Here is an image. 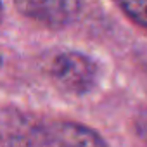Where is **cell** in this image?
I'll return each mask as SVG.
<instances>
[{
  "label": "cell",
  "instance_id": "obj_7",
  "mask_svg": "<svg viewBox=\"0 0 147 147\" xmlns=\"http://www.w3.org/2000/svg\"><path fill=\"white\" fill-rule=\"evenodd\" d=\"M2 19H4V4L0 0V23H2Z\"/></svg>",
  "mask_w": 147,
  "mask_h": 147
},
{
  "label": "cell",
  "instance_id": "obj_8",
  "mask_svg": "<svg viewBox=\"0 0 147 147\" xmlns=\"http://www.w3.org/2000/svg\"><path fill=\"white\" fill-rule=\"evenodd\" d=\"M0 67H2V55H0Z\"/></svg>",
  "mask_w": 147,
  "mask_h": 147
},
{
  "label": "cell",
  "instance_id": "obj_4",
  "mask_svg": "<svg viewBox=\"0 0 147 147\" xmlns=\"http://www.w3.org/2000/svg\"><path fill=\"white\" fill-rule=\"evenodd\" d=\"M45 147H109L92 126L73 119H47Z\"/></svg>",
  "mask_w": 147,
  "mask_h": 147
},
{
  "label": "cell",
  "instance_id": "obj_1",
  "mask_svg": "<svg viewBox=\"0 0 147 147\" xmlns=\"http://www.w3.org/2000/svg\"><path fill=\"white\" fill-rule=\"evenodd\" d=\"M49 75L64 92L71 95H87L99 83L100 69L90 55L78 50H64L50 61Z\"/></svg>",
  "mask_w": 147,
  "mask_h": 147
},
{
  "label": "cell",
  "instance_id": "obj_2",
  "mask_svg": "<svg viewBox=\"0 0 147 147\" xmlns=\"http://www.w3.org/2000/svg\"><path fill=\"white\" fill-rule=\"evenodd\" d=\"M47 119L14 106L0 109V144L4 147H45Z\"/></svg>",
  "mask_w": 147,
  "mask_h": 147
},
{
  "label": "cell",
  "instance_id": "obj_5",
  "mask_svg": "<svg viewBox=\"0 0 147 147\" xmlns=\"http://www.w3.org/2000/svg\"><path fill=\"white\" fill-rule=\"evenodd\" d=\"M116 4L133 24L147 30V0H116Z\"/></svg>",
  "mask_w": 147,
  "mask_h": 147
},
{
  "label": "cell",
  "instance_id": "obj_6",
  "mask_svg": "<svg viewBox=\"0 0 147 147\" xmlns=\"http://www.w3.org/2000/svg\"><path fill=\"white\" fill-rule=\"evenodd\" d=\"M135 131H137V135L147 144V109H144V111L137 116V119H135Z\"/></svg>",
  "mask_w": 147,
  "mask_h": 147
},
{
  "label": "cell",
  "instance_id": "obj_3",
  "mask_svg": "<svg viewBox=\"0 0 147 147\" xmlns=\"http://www.w3.org/2000/svg\"><path fill=\"white\" fill-rule=\"evenodd\" d=\"M16 9L28 19L52 30L75 21L80 12V0H14Z\"/></svg>",
  "mask_w": 147,
  "mask_h": 147
}]
</instances>
